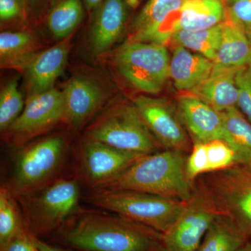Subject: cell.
Masks as SVG:
<instances>
[{"instance_id": "1", "label": "cell", "mask_w": 251, "mask_h": 251, "mask_svg": "<svg viewBox=\"0 0 251 251\" xmlns=\"http://www.w3.org/2000/svg\"><path fill=\"white\" fill-rule=\"evenodd\" d=\"M55 234L79 251H165L161 233L117 214L78 212Z\"/></svg>"}, {"instance_id": "2", "label": "cell", "mask_w": 251, "mask_h": 251, "mask_svg": "<svg viewBox=\"0 0 251 251\" xmlns=\"http://www.w3.org/2000/svg\"><path fill=\"white\" fill-rule=\"evenodd\" d=\"M187 156L173 150L145 155L98 189L129 190L188 202L195 186L186 176Z\"/></svg>"}, {"instance_id": "3", "label": "cell", "mask_w": 251, "mask_h": 251, "mask_svg": "<svg viewBox=\"0 0 251 251\" xmlns=\"http://www.w3.org/2000/svg\"><path fill=\"white\" fill-rule=\"evenodd\" d=\"M87 202L163 234L184 210L187 202L129 190L97 189Z\"/></svg>"}, {"instance_id": "4", "label": "cell", "mask_w": 251, "mask_h": 251, "mask_svg": "<svg viewBox=\"0 0 251 251\" xmlns=\"http://www.w3.org/2000/svg\"><path fill=\"white\" fill-rule=\"evenodd\" d=\"M80 197L76 180L60 179L51 181L32 194L19 198L28 230L39 239L56 233L78 213Z\"/></svg>"}, {"instance_id": "5", "label": "cell", "mask_w": 251, "mask_h": 251, "mask_svg": "<svg viewBox=\"0 0 251 251\" xmlns=\"http://www.w3.org/2000/svg\"><path fill=\"white\" fill-rule=\"evenodd\" d=\"M213 202L220 214L232 220L251 237V169L237 165L200 176L194 184Z\"/></svg>"}, {"instance_id": "6", "label": "cell", "mask_w": 251, "mask_h": 251, "mask_svg": "<svg viewBox=\"0 0 251 251\" xmlns=\"http://www.w3.org/2000/svg\"><path fill=\"white\" fill-rule=\"evenodd\" d=\"M86 136L140 154H151L163 150L133 102L120 104L105 112L88 128Z\"/></svg>"}, {"instance_id": "7", "label": "cell", "mask_w": 251, "mask_h": 251, "mask_svg": "<svg viewBox=\"0 0 251 251\" xmlns=\"http://www.w3.org/2000/svg\"><path fill=\"white\" fill-rule=\"evenodd\" d=\"M66 158L67 147L60 137H49L28 145L15 159L10 190L18 198L39 191L54 181Z\"/></svg>"}, {"instance_id": "8", "label": "cell", "mask_w": 251, "mask_h": 251, "mask_svg": "<svg viewBox=\"0 0 251 251\" xmlns=\"http://www.w3.org/2000/svg\"><path fill=\"white\" fill-rule=\"evenodd\" d=\"M171 57L165 45L126 41L117 51L113 62L118 72L135 90L157 94L170 78Z\"/></svg>"}, {"instance_id": "9", "label": "cell", "mask_w": 251, "mask_h": 251, "mask_svg": "<svg viewBox=\"0 0 251 251\" xmlns=\"http://www.w3.org/2000/svg\"><path fill=\"white\" fill-rule=\"evenodd\" d=\"M219 214L209 198L195 186L184 210L171 228L162 234L165 251H197Z\"/></svg>"}, {"instance_id": "10", "label": "cell", "mask_w": 251, "mask_h": 251, "mask_svg": "<svg viewBox=\"0 0 251 251\" xmlns=\"http://www.w3.org/2000/svg\"><path fill=\"white\" fill-rule=\"evenodd\" d=\"M144 122L163 150L189 153L193 143L174 106L164 99L139 95L133 99Z\"/></svg>"}, {"instance_id": "11", "label": "cell", "mask_w": 251, "mask_h": 251, "mask_svg": "<svg viewBox=\"0 0 251 251\" xmlns=\"http://www.w3.org/2000/svg\"><path fill=\"white\" fill-rule=\"evenodd\" d=\"M65 114L62 91L52 88L31 95L20 116L6 131L14 143L21 145L64 121Z\"/></svg>"}, {"instance_id": "12", "label": "cell", "mask_w": 251, "mask_h": 251, "mask_svg": "<svg viewBox=\"0 0 251 251\" xmlns=\"http://www.w3.org/2000/svg\"><path fill=\"white\" fill-rule=\"evenodd\" d=\"M144 156L86 138L80 148L81 168L86 180L98 189Z\"/></svg>"}, {"instance_id": "13", "label": "cell", "mask_w": 251, "mask_h": 251, "mask_svg": "<svg viewBox=\"0 0 251 251\" xmlns=\"http://www.w3.org/2000/svg\"><path fill=\"white\" fill-rule=\"evenodd\" d=\"M178 113L193 144L224 139L222 112L196 96L183 93L176 100Z\"/></svg>"}, {"instance_id": "14", "label": "cell", "mask_w": 251, "mask_h": 251, "mask_svg": "<svg viewBox=\"0 0 251 251\" xmlns=\"http://www.w3.org/2000/svg\"><path fill=\"white\" fill-rule=\"evenodd\" d=\"M184 1L149 0L133 20L127 41L169 44L172 18Z\"/></svg>"}, {"instance_id": "15", "label": "cell", "mask_w": 251, "mask_h": 251, "mask_svg": "<svg viewBox=\"0 0 251 251\" xmlns=\"http://www.w3.org/2000/svg\"><path fill=\"white\" fill-rule=\"evenodd\" d=\"M97 9L90 41L92 51L99 54L108 51L123 34L128 4L127 0H104Z\"/></svg>"}, {"instance_id": "16", "label": "cell", "mask_w": 251, "mask_h": 251, "mask_svg": "<svg viewBox=\"0 0 251 251\" xmlns=\"http://www.w3.org/2000/svg\"><path fill=\"white\" fill-rule=\"evenodd\" d=\"M70 38L37 53L26 68L31 95L53 88L55 81L63 73L70 51Z\"/></svg>"}, {"instance_id": "17", "label": "cell", "mask_w": 251, "mask_h": 251, "mask_svg": "<svg viewBox=\"0 0 251 251\" xmlns=\"http://www.w3.org/2000/svg\"><path fill=\"white\" fill-rule=\"evenodd\" d=\"M65 101V120L74 127L80 126L97 111L103 100L101 90L84 77L71 79L62 91Z\"/></svg>"}, {"instance_id": "18", "label": "cell", "mask_w": 251, "mask_h": 251, "mask_svg": "<svg viewBox=\"0 0 251 251\" xmlns=\"http://www.w3.org/2000/svg\"><path fill=\"white\" fill-rule=\"evenodd\" d=\"M214 66V61L175 46L171 57L170 77L176 90L188 93L209 77Z\"/></svg>"}, {"instance_id": "19", "label": "cell", "mask_w": 251, "mask_h": 251, "mask_svg": "<svg viewBox=\"0 0 251 251\" xmlns=\"http://www.w3.org/2000/svg\"><path fill=\"white\" fill-rule=\"evenodd\" d=\"M226 20L225 0H184L172 19V34L177 30L209 29Z\"/></svg>"}, {"instance_id": "20", "label": "cell", "mask_w": 251, "mask_h": 251, "mask_svg": "<svg viewBox=\"0 0 251 251\" xmlns=\"http://www.w3.org/2000/svg\"><path fill=\"white\" fill-rule=\"evenodd\" d=\"M239 69L214 64L209 77L188 93L196 96L219 112L237 106L239 93L236 76Z\"/></svg>"}, {"instance_id": "21", "label": "cell", "mask_w": 251, "mask_h": 251, "mask_svg": "<svg viewBox=\"0 0 251 251\" xmlns=\"http://www.w3.org/2000/svg\"><path fill=\"white\" fill-rule=\"evenodd\" d=\"M214 64L225 67L242 68L251 64V44L232 23H224L222 38Z\"/></svg>"}, {"instance_id": "22", "label": "cell", "mask_w": 251, "mask_h": 251, "mask_svg": "<svg viewBox=\"0 0 251 251\" xmlns=\"http://www.w3.org/2000/svg\"><path fill=\"white\" fill-rule=\"evenodd\" d=\"M222 112L224 125V141L237 154L241 166H251V122L237 106Z\"/></svg>"}, {"instance_id": "23", "label": "cell", "mask_w": 251, "mask_h": 251, "mask_svg": "<svg viewBox=\"0 0 251 251\" xmlns=\"http://www.w3.org/2000/svg\"><path fill=\"white\" fill-rule=\"evenodd\" d=\"M249 240L227 216L220 214L214 219L197 251H239Z\"/></svg>"}, {"instance_id": "24", "label": "cell", "mask_w": 251, "mask_h": 251, "mask_svg": "<svg viewBox=\"0 0 251 251\" xmlns=\"http://www.w3.org/2000/svg\"><path fill=\"white\" fill-rule=\"evenodd\" d=\"M33 36L25 31H3L0 34V59L2 67L26 69L36 53Z\"/></svg>"}, {"instance_id": "25", "label": "cell", "mask_w": 251, "mask_h": 251, "mask_svg": "<svg viewBox=\"0 0 251 251\" xmlns=\"http://www.w3.org/2000/svg\"><path fill=\"white\" fill-rule=\"evenodd\" d=\"M224 22L202 30L175 31L172 34L170 43L174 46H181L214 61L221 44Z\"/></svg>"}, {"instance_id": "26", "label": "cell", "mask_w": 251, "mask_h": 251, "mask_svg": "<svg viewBox=\"0 0 251 251\" xmlns=\"http://www.w3.org/2000/svg\"><path fill=\"white\" fill-rule=\"evenodd\" d=\"M83 16L80 0H59L50 12L48 25L54 37L63 40L69 37Z\"/></svg>"}, {"instance_id": "27", "label": "cell", "mask_w": 251, "mask_h": 251, "mask_svg": "<svg viewBox=\"0 0 251 251\" xmlns=\"http://www.w3.org/2000/svg\"><path fill=\"white\" fill-rule=\"evenodd\" d=\"M9 187L0 189V245L5 244L27 228Z\"/></svg>"}, {"instance_id": "28", "label": "cell", "mask_w": 251, "mask_h": 251, "mask_svg": "<svg viewBox=\"0 0 251 251\" xmlns=\"http://www.w3.org/2000/svg\"><path fill=\"white\" fill-rule=\"evenodd\" d=\"M25 108L18 81L8 82L0 94V129L6 131L20 116Z\"/></svg>"}, {"instance_id": "29", "label": "cell", "mask_w": 251, "mask_h": 251, "mask_svg": "<svg viewBox=\"0 0 251 251\" xmlns=\"http://www.w3.org/2000/svg\"><path fill=\"white\" fill-rule=\"evenodd\" d=\"M208 173L223 171L239 164L237 154L232 148L222 140L206 143Z\"/></svg>"}, {"instance_id": "30", "label": "cell", "mask_w": 251, "mask_h": 251, "mask_svg": "<svg viewBox=\"0 0 251 251\" xmlns=\"http://www.w3.org/2000/svg\"><path fill=\"white\" fill-rule=\"evenodd\" d=\"M227 19L251 44V0H225Z\"/></svg>"}, {"instance_id": "31", "label": "cell", "mask_w": 251, "mask_h": 251, "mask_svg": "<svg viewBox=\"0 0 251 251\" xmlns=\"http://www.w3.org/2000/svg\"><path fill=\"white\" fill-rule=\"evenodd\" d=\"M207 154L205 143L193 144L192 150L188 153L186 163V173L190 182L195 184L196 180L208 173Z\"/></svg>"}, {"instance_id": "32", "label": "cell", "mask_w": 251, "mask_h": 251, "mask_svg": "<svg viewBox=\"0 0 251 251\" xmlns=\"http://www.w3.org/2000/svg\"><path fill=\"white\" fill-rule=\"evenodd\" d=\"M237 108L251 122V64L239 68L236 76Z\"/></svg>"}, {"instance_id": "33", "label": "cell", "mask_w": 251, "mask_h": 251, "mask_svg": "<svg viewBox=\"0 0 251 251\" xmlns=\"http://www.w3.org/2000/svg\"><path fill=\"white\" fill-rule=\"evenodd\" d=\"M36 240V238L26 228L9 242L0 245V251H39Z\"/></svg>"}, {"instance_id": "34", "label": "cell", "mask_w": 251, "mask_h": 251, "mask_svg": "<svg viewBox=\"0 0 251 251\" xmlns=\"http://www.w3.org/2000/svg\"><path fill=\"white\" fill-rule=\"evenodd\" d=\"M25 9V0H0V19L9 21L21 17Z\"/></svg>"}, {"instance_id": "35", "label": "cell", "mask_w": 251, "mask_h": 251, "mask_svg": "<svg viewBox=\"0 0 251 251\" xmlns=\"http://www.w3.org/2000/svg\"><path fill=\"white\" fill-rule=\"evenodd\" d=\"M36 244L39 251H71L51 245V244H48L39 239H36Z\"/></svg>"}, {"instance_id": "36", "label": "cell", "mask_w": 251, "mask_h": 251, "mask_svg": "<svg viewBox=\"0 0 251 251\" xmlns=\"http://www.w3.org/2000/svg\"><path fill=\"white\" fill-rule=\"evenodd\" d=\"M86 7L90 10L97 9L102 4L104 0H84Z\"/></svg>"}, {"instance_id": "37", "label": "cell", "mask_w": 251, "mask_h": 251, "mask_svg": "<svg viewBox=\"0 0 251 251\" xmlns=\"http://www.w3.org/2000/svg\"><path fill=\"white\" fill-rule=\"evenodd\" d=\"M239 251H251V242L248 241Z\"/></svg>"}, {"instance_id": "38", "label": "cell", "mask_w": 251, "mask_h": 251, "mask_svg": "<svg viewBox=\"0 0 251 251\" xmlns=\"http://www.w3.org/2000/svg\"><path fill=\"white\" fill-rule=\"evenodd\" d=\"M39 0H29V1H30V2L31 3H36L37 2V1H39Z\"/></svg>"}, {"instance_id": "39", "label": "cell", "mask_w": 251, "mask_h": 251, "mask_svg": "<svg viewBox=\"0 0 251 251\" xmlns=\"http://www.w3.org/2000/svg\"><path fill=\"white\" fill-rule=\"evenodd\" d=\"M247 167H249V168H250L251 169V166H247Z\"/></svg>"}]
</instances>
